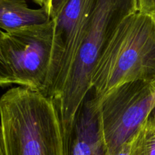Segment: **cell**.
<instances>
[{"label": "cell", "instance_id": "12", "mask_svg": "<svg viewBox=\"0 0 155 155\" xmlns=\"http://www.w3.org/2000/svg\"><path fill=\"white\" fill-rule=\"evenodd\" d=\"M138 11L150 14L155 11V0H138Z\"/></svg>", "mask_w": 155, "mask_h": 155}, {"label": "cell", "instance_id": "11", "mask_svg": "<svg viewBox=\"0 0 155 155\" xmlns=\"http://www.w3.org/2000/svg\"><path fill=\"white\" fill-rule=\"evenodd\" d=\"M67 0H47L44 5L51 19L56 18Z\"/></svg>", "mask_w": 155, "mask_h": 155}, {"label": "cell", "instance_id": "7", "mask_svg": "<svg viewBox=\"0 0 155 155\" xmlns=\"http://www.w3.org/2000/svg\"><path fill=\"white\" fill-rule=\"evenodd\" d=\"M100 101L92 91L77 113L71 134L70 155H106L100 122Z\"/></svg>", "mask_w": 155, "mask_h": 155}, {"label": "cell", "instance_id": "3", "mask_svg": "<svg viewBox=\"0 0 155 155\" xmlns=\"http://www.w3.org/2000/svg\"><path fill=\"white\" fill-rule=\"evenodd\" d=\"M155 81V21L137 11L125 18L98 60L91 91L100 101L128 82Z\"/></svg>", "mask_w": 155, "mask_h": 155}, {"label": "cell", "instance_id": "6", "mask_svg": "<svg viewBox=\"0 0 155 155\" xmlns=\"http://www.w3.org/2000/svg\"><path fill=\"white\" fill-rule=\"evenodd\" d=\"M94 0H67L54 22L48 76L42 93L56 103L75 60Z\"/></svg>", "mask_w": 155, "mask_h": 155}, {"label": "cell", "instance_id": "13", "mask_svg": "<svg viewBox=\"0 0 155 155\" xmlns=\"http://www.w3.org/2000/svg\"><path fill=\"white\" fill-rule=\"evenodd\" d=\"M131 139L122 144L121 146H120L118 148H116L113 151L110 152V153H107L106 155H129V153H130Z\"/></svg>", "mask_w": 155, "mask_h": 155}, {"label": "cell", "instance_id": "14", "mask_svg": "<svg viewBox=\"0 0 155 155\" xmlns=\"http://www.w3.org/2000/svg\"><path fill=\"white\" fill-rule=\"evenodd\" d=\"M149 120H150V123H151L152 128H153V133L155 135V107H153L152 111L150 112V115H149Z\"/></svg>", "mask_w": 155, "mask_h": 155}, {"label": "cell", "instance_id": "10", "mask_svg": "<svg viewBox=\"0 0 155 155\" xmlns=\"http://www.w3.org/2000/svg\"><path fill=\"white\" fill-rule=\"evenodd\" d=\"M4 31L0 29V87H5L14 84L12 73L5 61L2 52V38Z\"/></svg>", "mask_w": 155, "mask_h": 155}, {"label": "cell", "instance_id": "4", "mask_svg": "<svg viewBox=\"0 0 155 155\" xmlns=\"http://www.w3.org/2000/svg\"><path fill=\"white\" fill-rule=\"evenodd\" d=\"M155 107V89L144 81L116 87L100 101V122L107 153L129 141Z\"/></svg>", "mask_w": 155, "mask_h": 155}, {"label": "cell", "instance_id": "15", "mask_svg": "<svg viewBox=\"0 0 155 155\" xmlns=\"http://www.w3.org/2000/svg\"><path fill=\"white\" fill-rule=\"evenodd\" d=\"M0 155H5L3 136H2V126H1V124H0Z\"/></svg>", "mask_w": 155, "mask_h": 155}, {"label": "cell", "instance_id": "18", "mask_svg": "<svg viewBox=\"0 0 155 155\" xmlns=\"http://www.w3.org/2000/svg\"><path fill=\"white\" fill-rule=\"evenodd\" d=\"M151 84H152V85H153V87H154V89H155V81H153V82L151 83Z\"/></svg>", "mask_w": 155, "mask_h": 155}, {"label": "cell", "instance_id": "2", "mask_svg": "<svg viewBox=\"0 0 155 155\" xmlns=\"http://www.w3.org/2000/svg\"><path fill=\"white\" fill-rule=\"evenodd\" d=\"M137 11L138 0H94L75 60L54 104L69 153L74 120L91 90L92 75L98 60L120 22Z\"/></svg>", "mask_w": 155, "mask_h": 155}, {"label": "cell", "instance_id": "16", "mask_svg": "<svg viewBox=\"0 0 155 155\" xmlns=\"http://www.w3.org/2000/svg\"><path fill=\"white\" fill-rule=\"evenodd\" d=\"M31 1L35 2V3L37 4V5H41V7L44 6V5H45L46 2H47V0H31Z\"/></svg>", "mask_w": 155, "mask_h": 155}, {"label": "cell", "instance_id": "17", "mask_svg": "<svg viewBox=\"0 0 155 155\" xmlns=\"http://www.w3.org/2000/svg\"><path fill=\"white\" fill-rule=\"evenodd\" d=\"M150 15H151V16H152V17H153V20H154V21H155V11H154V12H153L150 13Z\"/></svg>", "mask_w": 155, "mask_h": 155}, {"label": "cell", "instance_id": "5", "mask_svg": "<svg viewBox=\"0 0 155 155\" xmlns=\"http://www.w3.org/2000/svg\"><path fill=\"white\" fill-rule=\"evenodd\" d=\"M53 31L54 22L51 19L42 25L4 31L2 52L14 84L44 91L51 61Z\"/></svg>", "mask_w": 155, "mask_h": 155}, {"label": "cell", "instance_id": "1", "mask_svg": "<svg viewBox=\"0 0 155 155\" xmlns=\"http://www.w3.org/2000/svg\"><path fill=\"white\" fill-rule=\"evenodd\" d=\"M5 155H70L56 106L42 92L18 86L0 97Z\"/></svg>", "mask_w": 155, "mask_h": 155}, {"label": "cell", "instance_id": "8", "mask_svg": "<svg viewBox=\"0 0 155 155\" xmlns=\"http://www.w3.org/2000/svg\"><path fill=\"white\" fill-rule=\"evenodd\" d=\"M50 20L44 6L34 9L28 7L26 0H0V29L5 32L42 25Z\"/></svg>", "mask_w": 155, "mask_h": 155}, {"label": "cell", "instance_id": "9", "mask_svg": "<svg viewBox=\"0 0 155 155\" xmlns=\"http://www.w3.org/2000/svg\"><path fill=\"white\" fill-rule=\"evenodd\" d=\"M129 155H155V135L149 116L131 139Z\"/></svg>", "mask_w": 155, "mask_h": 155}]
</instances>
